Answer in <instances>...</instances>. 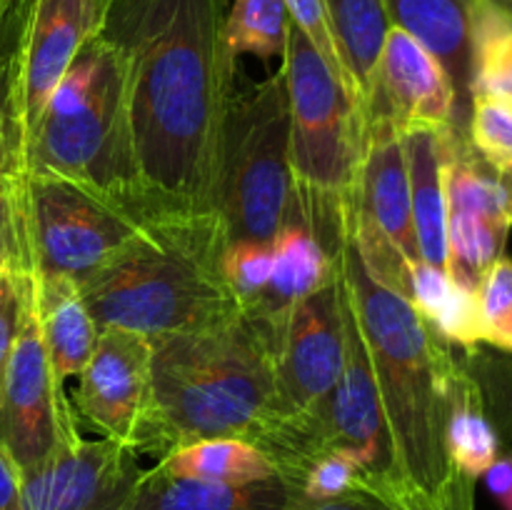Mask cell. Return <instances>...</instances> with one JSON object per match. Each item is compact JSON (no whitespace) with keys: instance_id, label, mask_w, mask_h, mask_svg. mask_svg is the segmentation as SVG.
Instances as JSON below:
<instances>
[{"instance_id":"obj_25","label":"cell","mask_w":512,"mask_h":510,"mask_svg":"<svg viewBox=\"0 0 512 510\" xmlns=\"http://www.w3.org/2000/svg\"><path fill=\"white\" fill-rule=\"evenodd\" d=\"M288 10L283 0H233L225 13V40L235 60L255 55L268 63L283 55L288 38Z\"/></svg>"},{"instance_id":"obj_4","label":"cell","mask_w":512,"mask_h":510,"mask_svg":"<svg viewBox=\"0 0 512 510\" xmlns=\"http://www.w3.org/2000/svg\"><path fill=\"white\" fill-rule=\"evenodd\" d=\"M273 420V340L248 313L153 343V390L138 455L160 460L203 438L258 445Z\"/></svg>"},{"instance_id":"obj_2","label":"cell","mask_w":512,"mask_h":510,"mask_svg":"<svg viewBox=\"0 0 512 510\" xmlns=\"http://www.w3.org/2000/svg\"><path fill=\"white\" fill-rule=\"evenodd\" d=\"M228 228L215 210L155 208L138 233L80 280L95 328L148 340L223 325L243 313L223 273Z\"/></svg>"},{"instance_id":"obj_36","label":"cell","mask_w":512,"mask_h":510,"mask_svg":"<svg viewBox=\"0 0 512 510\" xmlns=\"http://www.w3.org/2000/svg\"><path fill=\"white\" fill-rule=\"evenodd\" d=\"M483 478L500 508L512 510V453L498 455V460L485 470Z\"/></svg>"},{"instance_id":"obj_3","label":"cell","mask_w":512,"mask_h":510,"mask_svg":"<svg viewBox=\"0 0 512 510\" xmlns=\"http://www.w3.org/2000/svg\"><path fill=\"white\" fill-rule=\"evenodd\" d=\"M340 280L363 333L405 483L435 508L458 475L445 450V388L458 348L440 338L408 298L365 268L345 230Z\"/></svg>"},{"instance_id":"obj_10","label":"cell","mask_w":512,"mask_h":510,"mask_svg":"<svg viewBox=\"0 0 512 510\" xmlns=\"http://www.w3.org/2000/svg\"><path fill=\"white\" fill-rule=\"evenodd\" d=\"M108 0H18L8 60V138L18 155L80 50L103 30Z\"/></svg>"},{"instance_id":"obj_18","label":"cell","mask_w":512,"mask_h":510,"mask_svg":"<svg viewBox=\"0 0 512 510\" xmlns=\"http://www.w3.org/2000/svg\"><path fill=\"white\" fill-rule=\"evenodd\" d=\"M440 130L428 125L400 128L410 180L413 225L420 260L448 270V205L443 185V143Z\"/></svg>"},{"instance_id":"obj_27","label":"cell","mask_w":512,"mask_h":510,"mask_svg":"<svg viewBox=\"0 0 512 510\" xmlns=\"http://www.w3.org/2000/svg\"><path fill=\"white\" fill-rule=\"evenodd\" d=\"M480 340L512 355V260L500 255L478 285Z\"/></svg>"},{"instance_id":"obj_29","label":"cell","mask_w":512,"mask_h":510,"mask_svg":"<svg viewBox=\"0 0 512 510\" xmlns=\"http://www.w3.org/2000/svg\"><path fill=\"white\" fill-rule=\"evenodd\" d=\"M283 3H285V10H288L290 23L298 25L300 33H303L305 38L313 43V48L323 55L325 63L335 70L338 80L343 83L348 98L353 100L365 115L363 95H360L358 85H355V80L350 78L348 68H345L343 55H340L338 43H335V35H333V28H330L328 10H325L323 0H283Z\"/></svg>"},{"instance_id":"obj_6","label":"cell","mask_w":512,"mask_h":510,"mask_svg":"<svg viewBox=\"0 0 512 510\" xmlns=\"http://www.w3.org/2000/svg\"><path fill=\"white\" fill-rule=\"evenodd\" d=\"M283 75L290 108V163L300 223L343 245L345 208L363 158L365 115L298 25L288 23Z\"/></svg>"},{"instance_id":"obj_33","label":"cell","mask_w":512,"mask_h":510,"mask_svg":"<svg viewBox=\"0 0 512 510\" xmlns=\"http://www.w3.org/2000/svg\"><path fill=\"white\" fill-rule=\"evenodd\" d=\"M18 253V228H15V190L13 158L10 148L0 153V273Z\"/></svg>"},{"instance_id":"obj_23","label":"cell","mask_w":512,"mask_h":510,"mask_svg":"<svg viewBox=\"0 0 512 510\" xmlns=\"http://www.w3.org/2000/svg\"><path fill=\"white\" fill-rule=\"evenodd\" d=\"M512 228L470 213H448V275L478 293L490 265L505 255Z\"/></svg>"},{"instance_id":"obj_17","label":"cell","mask_w":512,"mask_h":510,"mask_svg":"<svg viewBox=\"0 0 512 510\" xmlns=\"http://www.w3.org/2000/svg\"><path fill=\"white\" fill-rule=\"evenodd\" d=\"M290 490L275 475L248 485L178 478L163 468L143 470L125 510H285Z\"/></svg>"},{"instance_id":"obj_14","label":"cell","mask_w":512,"mask_h":510,"mask_svg":"<svg viewBox=\"0 0 512 510\" xmlns=\"http://www.w3.org/2000/svg\"><path fill=\"white\" fill-rule=\"evenodd\" d=\"M365 118L388 120L398 130L410 125L455 130V90L443 65L395 25L370 73Z\"/></svg>"},{"instance_id":"obj_31","label":"cell","mask_w":512,"mask_h":510,"mask_svg":"<svg viewBox=\"0 0 512 510\" xmlns=\"http://www.w3.org/2000/svg\"><path fill=\"white\" fill-rule=\"evenodd\" d=\"M25 293H28V260L18 250L0 273V388H3L5 370H8L15 340H18Z\"/></svg>"},{"instance_id":"obj_32","label":"cell","mask_w":512,"mask_h":510,"mask_svg":"<svg viewBox=\"0 0 512 510\" xmlns=\"http://www.w3.org/2000/svg\"><path fill=\"white\" fill-rule=\"evenodd\" d=\"M285 510H393V508L385 505L383 500L375 498V495L363 493V490H353V493L335 500H308L290 493ZM435 510H475V480L463 473L455 475L448 498H445Z\"/></svg>"},{"instance_id":"obj_12","label":"cell","mask_w":512,"mask_h":510,"mask_svg":"<svg viewBox=\"0 0 512 510\" xmlns=\"http://www.w3.org/2000/svg\"><path fill=\"white\" fill-rule=\"evenodd\" d=\"M140 455L113 440H88L78 420L53 453L23 473V510H125L140 473Z\"/></svg>"},{"instance_id":"obj_13","label":"cell","mask_w":512,"mask_h":510,"mask_svg":"<svg viewBox=\"0 0 512 510\" xmlns=\"http://www.w3.org/2000/svg\"><path fill=\"white\" fill-rule=\"evenodd\" d=\"M153 390V340L130 330H98L88 363L78 375L75 413L93 425L100 438L135 453L150 410Z\"/></svg>"},{"instance_id":"obj_8","label":"cell","mask_w":512,"mask_h":510,"mask_svg":"<svg viewBox=\"0 0 512 510\" xmlns=\"http://www.w3.org/2000/svg\"><path fill=\"white\" fill-rule=\"evenodd\" d=\"M18 248L38 275L75 283L108 263L155 210L143 198L100 185L13 165Z\"/></svg>"},{"instance_id":"obj_28","label":"cell","mask_w":512,"mask_h":510,"mask_svg":"<svg viewBox=\"0 0 512 510\" xmlns=\"http://www.w3.org/2000/svg\"><path fill=\"white\" fill-rule=\"evenodd\" d=\"M275 268L273 243H253V240H230L225 248L223 273L230 290L238 298L243 313L255 308L260 295L270 283Z\"/></svg>"},{"instance_id":"obj_1","label":"cell","mask_w":512,"mask_h":510,"mask_svg":"<svg viewBox=\"0 0 512 510\" xmlns=\"http://www.w3.org/2000/svg\"><path fill=\"white\" fill-rule=\"evenodd\" d=\"M100 35L123 60L143 193L155 208L215 210L238 65L225 40V0H108Z\"/></svg>"},{"instance_id":"obj_24","label":"cell","mask_w":512,"mask_h":510,"mask_svg":"<svg viewBox=\"0 0 512 510\" xmlns=\"http://www.w3.org/2000/svg\"><path fill=\"white\" fill-rule=\"evenodd\" d=\"M512 95V18L495 0L473 5V95Z\"/></svg>"},{"instance_id":"obj_9","label":"cell","mask_w":512,"mask_h":510,"mask_svg":"<svg viewBox=\"0 0 512 510\" xmlns=\"http://www.w3.org/2000/svg\"><path fill=\"white\" fill-rule=\"evenodd\" d=\"M340 285H343V280H340ZM343 310V373H340L338 383L330 390L328 400H325L318 418H315L313 433H310L308 463L323 450H338V453L348 455L358 465L363 493L375 495L393 510H435L438 505L435 508L425 505L405 483L403 470H400L398 458H395L393 435H390L383 403H380L373 365H370L363 333H360L358 318H355L353 305H350L348 293H345V285Z\"/></svg>"},{"instance_id":"obj_22","label":"cell","mask_w":512,"mask_h":510,"mask_svg":"<svg viewBox=\"0 0 512 510\" xmlns=\"http://www.w3.org/2000/svg\"><path fill=\"white\" fill-rule=\"evenodd\" d=\"M330 28L350 78L358 85L363 103L368 100L370 73L390 30L383 0H323Z\"/></svg>"},{"instance_id":"obj_21","label":"cell","mask_w":512,"mask_h":510,"mask_svg":"<svg viewBox=\"0 0 512 510\" xmlns=\"http://www.w3.org/2000/svg\"><path fill=\"white\" fill-rule=\"evenodd\" d=\"M158 468L178 478L208 480V483L248 485L275 478V465L258 445L240 438H203L183 448L170 450Z\"/></svg>"},{"instance_id":"obj_11","label":"cell","mask_w":512,"mask_h":510,"mask_svg":"<svg viewBox=\"0 0 512 510\" xmlns=\"http://www.w3.org/2000/svg\"><path fill=\"white\" fill-rule=\"evenodd\" d=\"M75 420L78 413L73 400L65 395L63 380L55 378L45 350L35 310L33 270L28 263L23 320L0 388V443L20 473H28L53 453Z\"/></svg>"},{"instance_id":"obj_35","label":"cell","mask_w":512,"mask_h":510,"mask_svg":"<svg viewBox=\"0 0 512 510\" xmlns=\"http://www.w3.org/2000/svg\"><path fill=\"white\" fill-rule=\"evenodd\" d=\"M0 510H23V473L0 443Z\"/></svg>"},{"instance_id":"obj_30","label":"cell","mask_w":512,"mask_h":510,"mask_svg":"<svg viewBox=\"0 0 512 510\" xmlns=\"http://www.w3.org/2000/svg\"><path fill=\"white\" fill-rule=\"evenodd\" d=\"M288 490L308 500H335L353 490H363V483H360L358 465L348 455L338 450H323L305 465L300 478Z\"/></svg>"},{"instance_id":"obj_15","label":"cell","mask_w":512,"mask_h":510,"mask_svg":"<svg viewBox=\"0 0 512 510\" xmlns=\"http://www.w3.org/2000/svg\"><path fill=\"white\" fill-rule=\"evenodd\" d=\"M390 25L413 35L450 78L455 90V130L468 133L473 100L475 0H383Z\"/></svg>"},{"instance_id":"obj_34","label":"cell","mask_w":512,"mask_h":510,"mask_svg":"<svg viewBox=\"0 0 512 510\" xmlns=\"http://www.w3.org/2000/svg\"><path fill=\"white\" fill-rule=\"evenodd\" d=\"M15 5L18 0H0V153L10 148L8 138V60L13 40Z\"/></svg>"},{"instance_id":"obj_7","label":"cell","mask_w":512,"mask_h":510,"mask_svg":"<svg viewBox=\"0 0 512 510\" xmlns=\"http://www.w3.org/2000/svg\"><path fill=\"white\" fill-rule=\"evenodd\" d=\"M213 208L230 240L273 243L285 225L300 223L283 70L245 90H233L220 140Z\"/></svg>"},{"instance_id":"obj_37","label":"cell","mask_w":512,"mask_h":510,"mask_svg":"<svg viewBox=\"0 0 512 510\" xmlns=\"http://www.w3.org/2000/svg\"><path fill=\"white\" fill-rule=\"evenodd\" d=\"M495 3H498V5H500V8H503V10H505V13H508V15H510V18H512V0H495Z\"/></svg>"},{"instance_id":"obj_16","label":"cell","mask_w":512,"mask_h":510,"mask_svg":"<svg viewBox=\"0 0 512 510\" xmlns=\"http://www.w3.org/2000/svg\"><path fill=\"white\" fill-rule=\"evenodd\" d=\"M275 268L270 283L253 310L250 318L258 320L273 340L290 310L300 300L310 298L335 283L340 275V248L320 238L305 223H288L273 238Z\"/></svg>"},{"instance_id":"obj_5","label":"cell","mask_w":512,"mask_h":510,"mask_svg":"<svg viewBox=\"0 0 512 510\" xmlns=\"http://www.w3.org/2000/svg\"><path fill=\"white\" fill-rule=\"evenodd\" d=\"M13 165L148 200L135 168L123 60L103 35L73 60Z\"/></svg>"},{"instance_id":"obj_19","label":"cell","mask_w":512,"mask_h":510,"mask_svg":"<svg viewBox=\"0 0 512 510\" xmlns=\"http://www.w3.org/2000/svg\"><path fill=\"white\" fill-rule=\"evenodd\" d=\"M33 288L48 360L55 378L65 383V378L80 375V370L85 368L98 340V328L85 308L80 285L73 278L38 275L33 270Z\"/></svg>"},{"instance_id":"obj_20","label":"cell","mask_w":512,"mask_h":510,"mask_svg":"<svg viewBox=\"0 0 512 510\" xmlns=\"http://www.w3.org/2000/svg\"><path fill=\"white\" fill-rule=\"evenodd\" d=\"M445 450L458 473L478 480L498 460L500 438L485 408L483 390L458 348V363L445 388Z\"/></svg>"},{"instance_id":"obj_26","label":"cell","mask_w":512,"mask_h":510,"mask_svg":"<svg viewBox=\"0 0 512 510\" xmlns=\"http://www.w3.org/2000/svg\"><path fill=\"white\" fill-rule=\"evenodd\" d=\"M468 140L475 153L512 173V95L475 93L470 100Z\"/></svg>"}]
</instances>
